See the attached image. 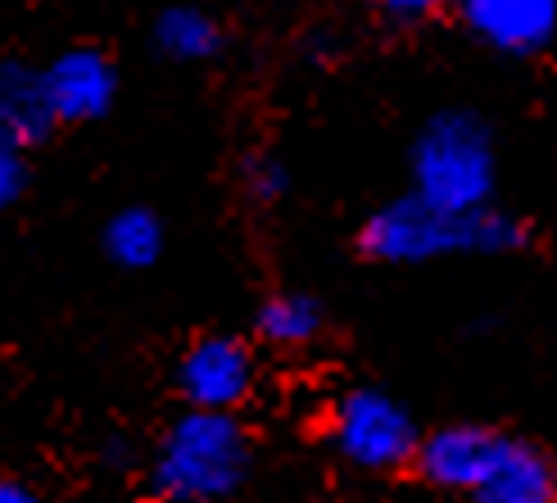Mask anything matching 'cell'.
Masks as SVG:
<instances>
[{
	"instance_id": "277c9868",
	"label": "cell",
	"mask_w": 557,
	"mask_h": 503,
	"mask_svg": "<svg viewBox=\"0 0 557 503\" xmlns=\"http://www.w3.org/2000/svg\"><path fill=\"white\" fill-rule=\"evenodd\" d=\"M326 440L349 467L372 471V477H399V471H412L422 427L389 390L349 385L326 413Z\"/></svg>"
},
{
	"instance_id": "3957f363",
	"label": "cell",
	"mask_w": 557,
	"mask_h": 503,
	"mask_svg": "<svg viewBox=\"0 0 557 503\" xmlns=\"http://www.w3.org/2000/svg\"><path fill=\"white\" fill-rule=\"evenodd\" d=\"M408 191L435 209L494 205L498 150L476 109H440L422 123L408 150Z\"/></svg>"
},
{
	"instance_id": "e0dca14e",
	"label": "cell",
	"mask_w": 557,
	"mask_h": 503,
	"mask_svg": "<svg viewBox=\"0 0 557 503\" xmlns=\"http://www.w3.org/2000/svg\"><path fill=\"white\" fill-rule=\"evenodd\" d=\"M0 503H41V499H37V490H33V486L0 477Z\"/></svg>"
},
{
	"instance_id": "7a4b0ae2",
	"label": "cell",
	"mask_w": 557,
	"mask_h": 503,
	"mask_svg": "<svg viewBox=\"0 0 557 503\" xmlns=\"http://www.w3.org/2000/svg\"><path fill=\"white\" fill-rule=\"evenodd\" d=\"M255 471V435L236 413L186 408L159 435L150 477L169 503H227Z\"/></svg>"
},
{
	"instance_id": "52a82bcc",
	"label": "cell",
	"mask_w": 557,
	"mask_h": 503,
	"mask_svg": "<svg viewBox=\"0 0 557 503\" xmlns=\"http://www.w3.org/2000/svg\"><path fill=\"white\" fill-rule=\"evenodd\" d=\"M498 435H504V427H490V422H444L435 431H422L412 477L426 481L440 494L467 499L471 486L481 481V471L490 467Z\"/></svg>"
},
{
	"instance_id": "5bb4252c",
	"label": "cell",
	"mask_w": 557,
	"mask_h": 503,
	"mask_svg": "<svg viewBox=\"0 0 557 503\" xmlns=\"http://www.w3.org/2000/svg\"><path fill=\"white\" fill-rule=\"evenodd\" d=\"M240 182H245V195L259 209H272V205H282L286 195H290V168H286L282 155L255 150V155L240 163Z\"/></svg>"
},
{
	"instance_id": "30bf717a",
	"label": "cell",
	"mask_w": 557,
	"mask_h": 503,
	"mask_svg": "<svg viewBox=\"0 0 557 503\" xmlns=\"http://www.w3.org/2000/svg\"><path fill=\"white\" fill-rule=\"evenodd\" d=\"M54 132L50 105L41 91V69L0 60V146H37Z\"/></svg>"
},
{
	"instance_id": "4fadbf2b",
	"label": "cell",
	"mask_w": 557,
	"mask_h": 503,
	"mask_svg": "<svg viewBox=\"0 0 557 503\" xmlns=\"http://www.w3.org/2000/svg\"><path fill=\"white\" fill-rule=\"evenodd\" d=\"M100 241H104L109 263H119L127 272H141V268H154L159 255H163V222L146 205H127L104 222Z\"/></svg>"
},
{
	"instance_id": "ba28073f",
	"label": "cell",
	"mask_w": 557,
	"mask_h": 503,
	"mask_svg": "<svg viewBox=\"0 0 557 503\" xmlns=\"http://www.w3.org/2000/svg\"><path fill=\"white\" fill-rule=\"evenodd\" d=\"M462 503H557V458L540 440L498 435V450Z\"/></svg>"
},
{
	"instance_id": "8fae6325",
	"label": "cell",
	"mask_w": 557,
	"mask_h": 503,
	"mask_svg": "<svg viewBox=\"0 0 557 503\" xmlns=\"http://www.w3.org/2000/svg\"><path fill=\"white\" fill-rule=\"evenodd\" d=\"M255 335L286 354L309 349L326 335V304L309 291H272L255 314Z\"/></svg>"
},
{
	"instance_id": "9c48e42d",
	"label": "cell",
	"mask_w": 557,
	"mask_h": 503,
	"mask_svg": "<svg viewBox=\"0 0 557 503\" xmlns=\"http://www.w3.org/2000/svg\"><path fill=\"white\" fill-rule=\"evenodd\" d=\"M454 10L498 54H535L557 37V0H454Z\"/></svg>"
},
{
	"instance_id": "5b68a950",
	"label": "cell",
	"mask_w": 557,
	"mask_h": 503,
	"mask_svg": "<svg viewBox=\"0 0 557 503\" xmlns=\"http://www.w3.org/2000/svg\"><path fill=\"white\" fill-rule=\"evenodd\" d=\"M259 385V358L245 335L209 331L190 341L177 358V390L186 408H209V413H236Z\"/></svg>"
},
{
	"instance_id": "ac0fdd59",
	"label": "cell",
	"mask_w": 557,
	"mask_h": 503,
	"mask_svg": "<svg viewBox=\"0 0 557 503\" xmlns=\"http://www.w3.org/2000/svg\"><path fill=\"white\" fill-rule=\"evenodd\" d=\"M136 503H169V499H159V494H154V499H136Z\"/></svg>"
},
{
	"instance_id": "7c38bea8",
	"label": "cell",
	"mask_w": 557,
	"mask_h": 503,
	"mask_svg": "<svg viewBox=\"0 0 557 503\" xmlns=\"http://www.w3.org/2000/svg\"><path fill=\"white\" fill-rule=\"evenodd\" d=\"M154 50L173 64H205L227 46L218 14H209L205 5H169L154 19Z\"/></svg>"
},
{
	"instance_id": "2e32d148",
	"label": "cell",
	"mask_w": 557,
	"mask_h": 503,
	"mask_svg": "<svg viewBox=\"0 0 557 503\" xmlns=\"http://www.w3.org/2000/svg\"><path fill=\"white\" fill-rule=\"evenodd\" d=\"M372 5L389 19V23H426L444 10H454V0H372Z\"/></svg>"
},
{
	"instance_id": "8992f818",
	"label": "cell",
	"mask_w": 557,
	"mask_h": 503,
	"mask_svg": "<svg viewBox=\"0 0 557 503\" xmlns=\"http://www.w3.org/2000/svg\"><path fill=\"white\" fill-rule=\"evenodd\" d=\"M41 91L50 105L54 127H77V123H96L114 109L119 96V69L104 50L96 46H73L41 69Z\"/></svg>"
},
{
	"instance_id": "6da1fadb",
	"label": "cell",
	"mask_w": 557,
	"mask_h": 503,
	"mask_svg": "<svg viewBox=\"0 0 557 503\" xmlns=\"http://www.w3.org/2000/svg\"><path fill=\"white\" fill-rule=\"evenodd\" d=\"M535 245L531 222L485 205V209H435L417 195H395L363 218L354 232V249L363 263L381 268H417L435 259H490V255H521Z\"/></svg>"
},
{
	"instance_id": "9a60e30c",
	"label": "cell",
	"mask_w": 557,
	"mask_h": 503,
	"mask_svg": "<svg viewBox=\"0 0 557 503\" xmlns=\"http://www.w3.org/2000/svg\"><path fill=\"white\" fill-rule=\"evenodd\" d=\"M27 150L18 146H0V213L14 209L23 200V191H27Z\"/></svg>"
}]
</instances>
